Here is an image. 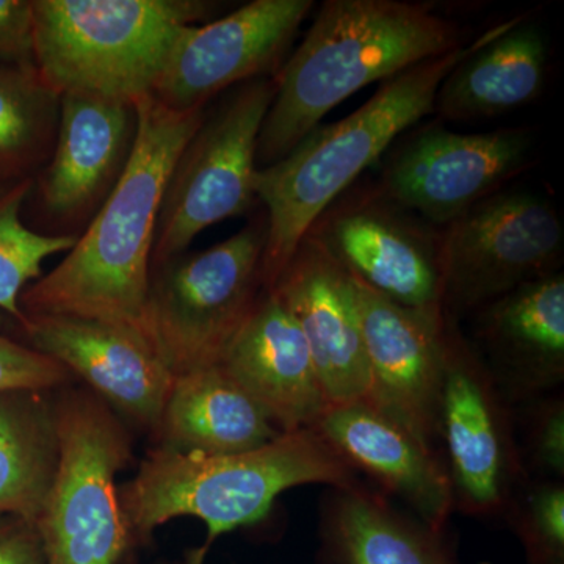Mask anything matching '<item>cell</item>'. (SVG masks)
Wrapping results in <instances>:
<instances>
[{
  "instance_id": "1",
  "label": "cell",
  "mask_w": 564,
  "mask_h": 564,
  "mask_svg": "<svg viewBox=\"0 0 564 564\" xmlns=\"http://www.w3.org/2000/svg\"><path fill=\"white\" fill-rule=\"evenodd\" d=\"M135 107V144L121 180L66 258L22 292V315L90 318L147 337L144 313L163 193L206 111L172 110L152 95Z\"/></svg>"
},
{
  "instance_id": "2",
  "label": "cell",
  "mask_w": 564,
  "mask_h": 564,
  "mask_svg": "<svg viewBox=\"0 0 564 564\" xmlns=\"http://www.w3.org/2000/svg\"><path fill=\"white\" fill-rule=\"evenodd\" d=\"M463 46L454 22L421 3L328 0L278 70L258 140L259 169L284 159L340 102Z\"/></svg>"
},
{
  "instance_id": "3",
  "label": "cell",
  "mask_w": 564,
  "mask_h": 564,
  "mask_svg": "<svg viewBox=\"0 0 564 564\" xmlns=\"http://www.w3.org/2000/svg\"><path fill=\"white\" fill-rule=\"evenodd\" d=\"M505 24L384 80L358 110L334 124L318 126L284 159L258 170L256 198L267 207L262 258L265 291L291 262L315 221L400 133L432 113L445 77Z\"/></svg>"
},
{
  "instance_id": "4",
  "label": "cell",
  "mask_w": 564,
  "mask_h": 564,
  "mask_svg": "<svg viewBox=\"0 0 564 564\" xmlns=\"http://www.w3.org/2000/svg\"><path fill=\"white\" fill-rule=\"evenodd\" d=\"M347 462L314 429L282 433L272 443L234 455L180 454L154 447L131 481L118 488L133 541L181 516L207 525V541L187 564H203L212 543L258 524L280 494L325 484L350 489Z\"/></svg>"
},
{
  "instance_id": "5",
  "label": "cell",
  "mask_w": 564,
  "mask_h": 564,
  "mask_svg": "<svg viewBox=\"0 0 564 564\" xmlns=\"http://www.w3.org/2000/svg\"><path fill=\"white\" fill-rule=\"evenodd\" d=\"M35 66L58 95L135 104L161 80L184 29L217 10L204 0H32Z\"/></svg>"
},
{
  "instance_id": "6",
  "label": "cell",
  "mask_w": 564,
  "mask_h": 564,
  "mask_svg": "<svg viewBox=\"0 0 564 564\" xmlns=\"http://www.w3.org/2000/svg\"><path fill=\"white\" fill-rule=\"evenodd\" d=\"M58 463L36 527L46 564H118L133 538L117 475L132 459L120 415L87 388L54 392Z\"/></svg>"
},
{
  "instance_id": "7",
  "label": "cell",
  "mask_w": 564,
  "mask_h": 564,
  "mask_svg": "<svg viewBox=\"0 0 564 564\" xmlns=\"http://www.w3.org/2000/svg\"><path fill=\"white\" fill-rule=\"evenodd\" d=\"M265 237L261 218L207 250L152 269L144 334L174 377L220 362L265 292Z\"/></svg>"
},
{
  "instance_id": "8",
  "label": "cell",
  "mask_w": 564,
  "mask_h": 564,
  "mask_svg": "<svg viewBox=\"0 0 564 564\" xmlns=\"http://www.w3.org/2000/svg\"><path fill=\"white\" fill-rule=\"evenodd\" d=\"M276 80L237 85L174 162L155 229L152 269L188 250L210 226L239 217L256 199L258 140Z\"/></svg>"
},
{
  "instance_id": "9",
  "label": "cell",
  "mask_w": 564,
  "mask_h": 564,
  "mask_svg": "<svg viewBox=\"0 0 564 564\" xmlns=\"http://www.w3.org/2000/svg\"><path fill=\"white\" fill-rule=\"evenodd\" d=\"M440 240L443 303L469 310L555 273L564 229L544 198L499 193L459 215Z\"/></svg>"
},
{
  "instance_id": "10",
  "label": "cell",
  "mask_w": 564,
  "mask_h": 564,
  "mask_svg": "<svg viewBox=\"0 0 564 564\" xmlns=\"http://www.w3.org/2000/svg\"><path fill=\"white\" fill-rule=\"evenodd\" d=\"M307 236L367 288L404 310L443 321L440 236L384 195L326 210Z\"/></svg>"
},
{
  "instance_id": "11",
  "label": "cell",
  "mask_w": 564,
  "mask_h": 564,
  "mask_svg": "<svg viewBox=\"0 0 564 564\" xmlns=\"http://www.w3.org/2000/svg\"><path fill=\"white\" fill-rule=\"evenodd\" d=\"M313 7V0H254L184 29L152 96L172 110H199L234 85L276 76Z\"/></svg>"
},
{
  "instance_id": "12",
  "label": "cell",
  "mask_w": 564,
  "mask_h": 564,
  "mask_svg": "<svg viewBox=\"0 0 564 564\" xmlns=\"http://www.w3.org/2000/svg\"><path fill=\"white\" fill-rule=\"evenodd\" d=\"M137 126L133 102L62 95L54 151L32 187L54 236L77 237L98 214L131 161Z\"/></svg>"
},
{
  "instance_id": "13",
  "label": "cell",
  "mask_w": 564,
  "mask_h": 564,
  "mask_svg": "<svg viewBox=\"0 0 564 564\" xmlns=\"http://www.w3.org/2000/svg\"><path fill=\"white\" fill-rule=\"evenodd\" d=\"M347 274L369 364L366 402L432 452L445 369L443 321L404 310Z\"/></svg>"
},
{
  "instance_id": "14",
  "label": "cell",
  "mask_w": 564,
  "mask_h": 564,
  "mask_svg": "<svg viewBox=\"0 0 564 564\" xmlns=\"http://www.w3.org/2000/svg\"><path fill=\"white\" fill-rule=\"evenodd\" d=\"M532 147V137L521 129H429L393 159L384 174L383 195L433 225H451L521 173Z\"/></svg>"
},
{
  "instance_id": "15",
  "label": "cell",
  "mask_w": 564,
  "mask_h": 564,
  "mask_svg": "<svg viewBox=\"0 0 564 564\" xmlns=\"http://www.w3.org/2000/svg\"><path fill=\"white\" fill-rule=\"evenodd\" d=\"M25 345L62 364L121 419L154 433L174 375L147 337L113 323L24 315Z\"/></svg>"
},
{
  "instance_id": "16",
  "label": "cell",
  "mask_w": 564,
  "mask_h": 564,
  "mask_svg": "<svg viewBox=\"0 0 564 564\" xmlns=\"http://www.w3.org/2000/svg\"><path fill=\"white\" fill-rule=\"evenodd\" d=\"M269 292L299 323L328 408L366 400L369 364L343 267L306 236Z\"/></svg>"
},
{
  "instance_id": "17",
  "label": "cell",
  "mask_w": 564,
  "mask_h": 564,
  "mask_svg": "<svg viewBox=\"0 0 564 564\" xmlns=\"http://www.w3.org/2000/svg\"><path fill=\"white\" fill-rule=\"evenodd\" d=\"M218 364L282 433L314 429L328 410L302 329L273 292L262 293Z\"/></svg>"
},
{
  "instance_id": "18",
  "label": "cell",
  "mask_w": 564,
  "mask_h": 564,
  "mask_svg": "<svg viewBox=\"0 0 564 564\" xmlns=\"http://www.w3.org/2000/svg\"><path fill=\"white\" fill-rule=\"evenodd\" d=\"M343 458L369 470L404 497L432 529H440L452 505L451 481L402 426L361 400L329 406L314 426Z\"/></svg>"
},
{
  "instance_id": "19",
  "label": "cell",
  "mask_w": 564,
  "mask_h": 564,
  "mask_svg": "<svg viewBox=\"0 0 564 564\" xmlns=\"http://www.w3.org/2000/svg\"><path fill=\"white\" fill-rule=\"evenodd\" d=\"M155 447L180 454L234 455L272 443L282 432L220 364L174 377Z\"/></svg>"
},
{
  "instance_id": "20",
  "label": "cell",
  "mask_w": 564,
  "mask_h": 564,
  "mask_svg": "<svg viewBox=\"0 0 564 564\" xmlns=\"http://www.w3.org/2000/svg\"><path fill=\"white\" fill-rule=\"evenodd\" d=\"M547 58V41L536 25L508 21L502 31L451 70L441 84L434 109L456 121L521 109L543 90Z\"/></svg>"
},
{
  "instance_id": "21",
  "label": "cell",
  "mask_w": 564,
  "mask_h": 564,
  "mask_svg": "<svg viewBox=\"0 0 564 564\" xmlns=\"http://www.w3.org/2000/svg\"><path fill=\"white\" fill-rule=\"evenodd\" d=\"M54 392H0V516L43 510L58 463Z\"/></svg>"
},
{
  "instance_id": "22",
  "label": "cell",
  "mask_w": 564,
  "mask_h": 564,
  "mask_svg": "<svg viewBox=\"0 0 564 564\" xmlns=\"http://www.w3.org/2000/svg\"><path fill=\"white\" fill-rule=\"evenodd\" d=\"M440 430L455 485L475 507H494L502 492V445L488 397L469 367L445 348Z\"/></svg>"
},
{
  "instance_id": "23",
  "label": "cell",
  "mask_w": 564,
  "mask_h": 564,
  "mask_svg": "<svg viewBox=\"0 0 564 564\" xmlns=\"http://www.w3.org/2000/svg\"><path fill=\"white\" fill-rule=\"evenodd\" d=\"M61 98L36 66H0V184L33 180L50 161Z\"/></svg>"
},
{
  "instance_id": "24",
  "label": "cell",
  "mask_w": 564,
  "mask_h": 564,
  "mask_svg": "<svg viewBox=\"0 0 564 564\" xmlns=\"http://www.w3.org/2000/svg\"><path fill=\"white\" fill-rule=\"evenodd\" d=\"M332 545L340 564H448L433 536L350 489L334 511Z\"/></svg>"
},
{
  "instance_id": "25",
  "label": "cell",
  "mask_w": 564,
  "mask_h": 564,
  "mask_svg": "<svg viewBox=\"0 0 564 564\" xmlns=\"http://www.w3.org/2000/svg\"><path fill=\"white\" fill-rule=\"evenodd\" d=\"M486 333L516 359L562 372L564 362V278L562 273L519 285L486 314Z\"/></svg>"
},
{
  "instance_id": "26",
  "label": "cell",
  "mask_w": 564,
  "mask_h": 564,
  "mask_svg": "<svg viewBox=\"0 0 564 564\" xmlns=\"http://www.w3.org/2000/svg\"><path fill=\"white\" fill-rule=\"evenodd\" d=\"M33 180L0 184V311L22 321L20 299L29 282L39 280L51 256L68 252L77 237L32 231L21 218Z\"/></svg>"
},
{
  "instance_id": "27",
  "label": "cell",
  "mask_w": 564,
  "mask_h": 564,
  "mask_svg": "<svg viewBox=\"0 0 564 564\" xmlns=\"http://www.w3.org/2000/svg\"><path fill=\"white\" fill-rule=\"evenodd\" d=\"M74 381L62 364L0 333V392H54Z\"/></svg>"
},
{
  "instance_id": "28",
  "label": "cell",
  "mask_w": 564,
  "mask_h": 564,
  "mask_svg": "<svg viewBox=\"0 0 564 564\" xmlns=\"http://www.w3.org/2000/svg\"><path fill=\"white\" fill-rule=\"evenodd\" d=\"M0 66H35L32 0H0Z\"/></svg>"
},
{
  "instance_id": "29",
  "label": "cell",
  "mask_w": 564,
  "mask_h": 564,
  "mask_svg": "<svg viewBox=\"0 0 564 564\" xmlns=\"http://www.w3.org/2000/svg\"><path fill=\"white\" fill-rule=\"evenodd\" d=\"M0 564H46L43 541L33 519L0 516Z\"/></svg>"
},
{
  "instance_id": "30",
  "label": "cell",
  "mask_w": 564,
  "mask_h": 564,
  "mask_svg": "<svg viewBox=\"0 0 564 564\" xmlns=\"http://www.w3.org/2000/svg\"><path fill=\"white\" fill-rule=\"evenodd\" d=\"M533 533L538 543L556 558L564 551V489L552 486L534 494L532 505Z\"/></svg>"
},
{
  "instance_id": "31",
  "label": "cell",
  "mask_w": 564,
  "mask_h": 564,
  "mask_svg": "<svg viewBox=\"0 0 564 564\" xmlns=\"http://www.w3.org/2000/svg\"><path fill=\"white\" fill-rule=\"evenodd\" d=\"M538 452L541 462L554 470L555 474L564 473V411L562 408L549 415L541 429L538 440Z\"/></svg>"
}]
</instances>
